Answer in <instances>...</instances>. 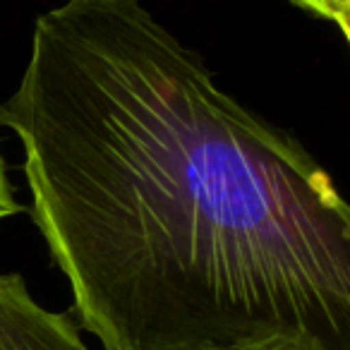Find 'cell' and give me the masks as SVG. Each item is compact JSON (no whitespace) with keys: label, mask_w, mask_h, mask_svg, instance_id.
I'll return each mask as SVG.
<instances>
[{"label":"cell","mask_w":350,"mask_h":350,"mask_svg":"<svg viewBox=\"0 0 350 350\" xmlns=\"http://www.w3.org/2000/svg\"><path fill=\"white\" fill-rule=\"evenodd\" d=\"M0 127L103 350H350V209L142 0H65Z\"/></svg>","instance_id":"obj_1"},{"label":"cell","mask_w":350,"mask_h":350,"mask_svg":"<svg viewBox=\"0 0 350 350\" xmlns=\"http://www.w3.org/2000/svg\"><path fill=\"white\" fill-rule=\"evenodd\" d=\"M0 350H92L68 314L34 300L20 273H0Z\"/></svg>","instance_id":"obj_2"},{"label":"cell","mask_w":350,"mask_h":350,"mask_svg":"<svg viewBox=\"0 0 350 350\" xmlns=\"http://www.w3.org/2000/svg\"><path fill=\"white\" fill-rule=\"evenodd\" d=\"M310 15L319 17L338 29L343 39H350V0H288Z\"/></svg>","instance_id":"obj_3"},{"label":"cell","mask_w":350,"mask_h":350,"mask_svg":"<svg viewBox=\"0 0 350 350\" xmlns=\"http://www.w3.org/2000/svg\"><path fill=\"white\" fill-rule=\"evenodd\" d=\"M17 211H20V204H17L15 195H12V185L8 180L5 163L0 159V221L8 219V216H15Z\"/></svg>","instance_id":"obj_4"},{"label":"cell","mask_w":350,"mask_h":350,"mask_svg":"<svg viewBox=\"0 0 350 350\" xmlns=\"http://www.w3.org/2000/svg\"><path fill=\"white\" fill-rule=\"evenodd\" d=\"M230 350H305V348H297V345H288V343H273V345H257V348H230Z\"/></svg>","instance_id":"obj_5"}]
</instances>
